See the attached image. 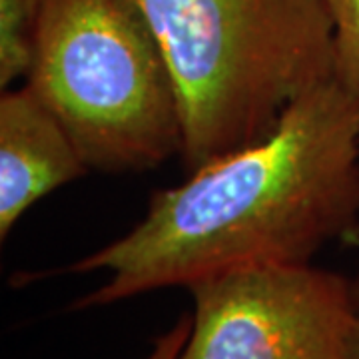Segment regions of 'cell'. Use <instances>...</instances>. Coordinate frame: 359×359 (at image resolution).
I'll use <instances>...</instances> for the list:
<instances>
[{"label": "cell", "mask_w": 359, "mask_h": 359, "mask_svg": "<svg viewBox=\"0 0 359 359\" xmlns=\"http://www.w3.org/2000/svg\"><path fill=\"white\" fill-rule=\"evenodd\" d=\"M26 84L90 170L144 172L182 150L176 82L138 0H44Z\"/></svg>", "instance_id": "obj_3"}, {"label": "cell", "mask_w": 359, "mask_h": 359, "mask_svg": "<svg viewBox=\"0 0 359 359\" xmlns=\"http://www.w3.org/2000/svg\"><path fill=\"white\" fill-rule=\"evenodd\" d=\"M192 330L178 359H346L353 280L309 264H262L188 287Z\"/></svg>", "instance_id": "obj_4"}, {"label": "cell", "mask_w": 359, "mask_h": 359, "mask_svg": "<svg viewBox=\"0 0 359 359\" xmlns=\"http://www.w3.org/2000/svg\"><path fill=\"white\" fill-rule=\"evenodd\" d=\"M76 144L28 84L0 96V240L26 212L60 186L84 176Z\"/></svg>", "instance_id": "obj_5"}, {"label": "cell", "mask_w": 359, "mask_h": 359, "mask_svg": "<svg viewBox=\"0 0 359 359\" xmlns=\"http://www.w3.org/2000/svg\"><path fill=\"white\" fill-rule=\"evenodd\" d=\"M353 297H355V325H353L351 339L347 346L346 359H359V271L353 278Z\"/></svg>", "instance_id": "obj_9"}, {"label": "cell", "mask_w": 359, "mask_h": 359, "mask_svg": "<svg viewBox=\"0 0 359 359\" xmlns=\"http://www.w3.org/2000/svg\"><path fill=\"white\" fill-rule=\"evenodd\" d=\"M166 54L186 174L271 134L287 108L335 80L323 0H138Z\"/></svg>", "instance_id": "obj_2"}, {"label": "cell", "mask_w": 359, "mask_h": 359, "mask_svg": "<svg viewBox=\"0 0 359 359\" xmlns=\"http://www.w3.org/2000/svg\"><path fill=\"white\" fill-rule=\"evenodd\" d=\"M44 0H0V86L26 78L34 58Z\"/></svg>", "instance_id": "obj_6"}, {"label": "cell", "mask_w": 359, "mask_h": 359, "mask_svg": "<svg viewBox=\"0 0 359 359\" xmlns=\"http://www.w3.org/2000/svg\"><path fill=\"white\" fill-rule=\"evenodd\" d=\"M359 100L337 80L304 94L264 140L219 156L152 194L120 240L52 273L104 269L72 309L262 264H309L332 240H358Z\"/></svg>", "instance_id": "obj_1"}, {"label": "cell", "mask_w": 359, "mask_h": 359, "mask_svg": "<svg viewBox=\"0 0 359 359\" xmlns=\"http://www.w3.org/2000/svg\"><path fill=\"white\" fill-rule=\"evenodd\" d=\"M190 330H192V316L186 313L174 323L172 330H168L166 334L156 339L154 347L146 359H178L182 347L188 341Z\"/></svg>", "instance_id": "obj_8"}, {"label": "cell", "mask_w": 359, "mask_h": 359, "mask_svg": "<svg viewBox=\"0 0 359 359\" xmlns=\"http://www.w3.org/2000/svg\"><path fill=\"white\" fill-rule=\"evenodd\" d=\"M323 2L335 28V80L359 100V0Z\"/></svg>", "instance_id": "obj_7"}]
</instances>
